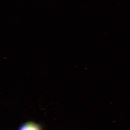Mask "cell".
Segmentation results:
<instances>
[{
    "mask_svg": "<svg viewBox=\"0 0 130 130\" xmlns=\"http://www.w3.org/2000/svg\"><path fill=\"white\" fill-rule=\"evenodd\" d=\"M18 130H43L40 125L32 121L26 122L19 126Z\"/></svg>",
    "mask_w": 130,
    "mask_h": 130,
    "instance_id": "obj_1",
    "label": "cell"
}]
</instances>
